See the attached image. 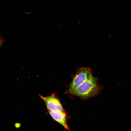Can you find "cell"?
Listing matches in <instances>:
<instances>
[{"label":"cell","mask_w":131,"mask_h":131,"mask_svg":"<svg viewBox=\"0 0 131 131\" xmlns=\"http://www.w3.org/2000/svg\"><path fill=\"white\" fill-rule=\"evenodd\" d=\"M99 90L96 79L92 75L83 83L68 92L81 98H87L96 95Z\"/></svg>","instance_id":"6da1fadb"},{"label":"cell","mask_w":131,"mask_h":131,"mask_svg":"<svg viewBox=\"0 0 131 131\" xmlns=\"http://www.w3.org/2000/svg\"><path fill=\"white\" fill-rule=\"evenodd\" d=\"M92 75L90 68L88 67H82L80 68L74 78L68 90L74 89L83 83Z\"/></svg>","instance_id":"7a4b0ae2"},{"label":"cell","mask_w":131,"mask_h":131,"mask_svg":"<svg viewBox=\"0 0 131 131\" xmlns=\"http://www.w3.org/2000/svg\"><path fill=\"white\" fill-rule=\"evenodd\" d=\"M39 96L44 101L48 110L56 112H65L59 100L54 94L46 97Z\"/></svg>","instance_id":"3957f363"},{"label":"cell","mask_w":131,"mask_h":131,"mask_svg":"<svg viewBox=\"0 0 131 131\" xmlns=\"http://www.w3.org/2000/svg\"><path fill=\"white\" fill-rule=\"evenodd\" d=\"M48 110L50 116L54 120L61 124L65 129L69 130L66 123V115L65 112H56Z\"/></svg>","instance_id":"277c9868"},{"label":"cell","mask_w":131,"mask_h":131,"mask_svg":"<svg viewBox=\"0 0 131 131\" xmlns=\"http://www.w3.org/2000/svg\"><path fill=\"white\" fill-rule=\"evenodd\" d=\"M15 127L16 128L19 127L20 126V123H17L15 124Z\"/></svg>","instance_id":"5b68a950"},{"label":"cell","mask_w":131,"mask_h":131,"mask_svg":"<svg viewBox=\"0 0 131 131\" xmlns=\"http://www.w3.org/2000/svg\"><path fill=\"white\" fill-rule=\"evenodd\" d=\"M3 43V40L2 38L0 36V47Z\"/></svg>","instance_id":"8992f818"}]
</instances>
